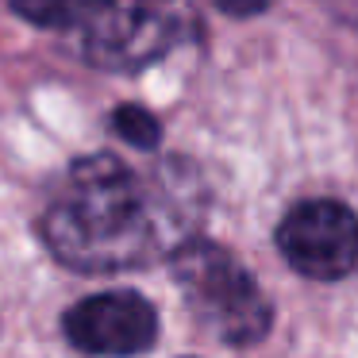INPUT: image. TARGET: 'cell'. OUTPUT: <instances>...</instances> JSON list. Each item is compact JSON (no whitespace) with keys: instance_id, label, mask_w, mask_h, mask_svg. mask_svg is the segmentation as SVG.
<instances>
[{"instance_id":"obj_1","label":"cell","mask_w":358,"mask_h":358,"mask_svg":"<svg viewBox=\"0 0 358 358\" xmlns=\"http://www.w3.org/2000/svg\"><path fill=\"white\" fill-rule=\"evenodd\" d=\"M193 220L189 173H139L112 155H93L66 173L43 216V239L70 270L116 273L185 247Z\"/></svg>"},{"instance_id":"obj_2","label":"cell","mask_w":358,"mask_h":358,"mask_svg":"<svg viewBox=\"0 0 358 358\" xmlns=\"http://www.w3.org/2000/svg\"><path fill=\"white\" fill-rule=\"evenodd\" d=\"M173 281L189 312L216 339L231 347H250L270 331V301L235 255L208 239H189L170 255Z\"/></svg>"},{"instance_id":"obj_3","label":"cell","mask_w":358,"mask_h":358,"mask_svg":"<svg viewBox=\"0 0 358 358\" xmlns=\"http://www.w3.org/2000/svg\"><path fill=\"white\" fill-rule=\"evenodd\" d=\"M81 31V55L101 70H143L189 31L185 0H93Z\"/></svg>"},{"instance_id":"obj_4","label":"cell","mask_w":358,"mask_h":358,"mask_svg":"<svg viewBox=\"0 0 358 358\" xmlns=\"http://www.w3.org/2000/svg\"><path fill=\"white\" fill-rule=\"evenodd\" d=\"M278 247L304 278L335 281L358 266V216L327 196L301 201L281 220Z\"/></svg>"},{"instance_id":"obj_5","label":"cell","mask_w":358,"mask_h":358,"mask_svg":"<svg viewBox=\"0 0 358 358\" xmlns=\"http://www.w3.org/2000/svg\"><path fill=\"white\" fill-rule=\"evenodd\" d=\"M66 339L85 355L131 358L158 339V316L139 293H96L66 312Z\"/></svg>"},{"instance_id":"obj_6","label":"cell","mask_w":358,"mask_h":358,"mask_svg":"<svg viewBox=\"0 0 358 358\" xmlns=\"http://www.w3.org/2000/svg\"><path fill=\"white\" fill-rule=\"evenodd\" d=\"M93 0H8L16 16L31 20L39 27H78L85 20Z\"/></svg>"},{"instance_id":"obj_7","label":"cell","mask_w":358,"mask_h":358,"mask_svg":"<svg viewBox=\"0 0 358 358\" xmlns=\"http://www.w3.org/2000/svg\"><path fill=\"white\" fill-rule=\"evenodd\" d=\"M112 127H116L127 143H135V147H143V150H150L158 143V120L150 116V112H143L139 104H124V108L112 116Z\"/></svg>"},{"instance_id":"obj_8","label":"cell","mask_w":358,"mask_h":358,"mask_svg":"<svg viewBox=\"0 0 358 358\" xmlns=\"http://www.w3.org/2000/svg\"><path fill=\"white\" fill-rule=\"evenodd\" d=\"M220 12H227V16H258V12H266L273 4V0H212Z\"/></svg>"}]
</instances>
